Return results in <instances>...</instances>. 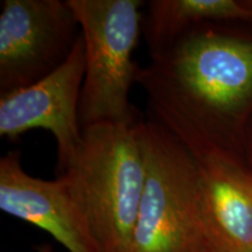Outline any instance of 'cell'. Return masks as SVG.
Here are the masks:
<instances>
[{
  "mask_svg": "<svg viewBox=\"0 0 252 252\" xmlns=\"http://www.w3.org/2000/svg\"><path fill=\"white\" fill-rule=\"evenodd\" d=\"M229 24L191 28L137 71L150 118L191 154L220 150L244 158V128L252 113V35Z\"/></svg>",
  "mask_w": 252,
  "mask_h": 252,
  "instance_id": "6da1fadb",
  "label": "cell"
},
{
  "mask_svg": "<svg viewBox=\"0 0 252 252\" xmlns=\"http://www.w3.org/2000/svg\"><path fill=\"white\" fill-rule=\"evenodd\" d=\"M140 118L83 127L82 141L63 176L103 252H125L143 197L146 162Z\"/></svg>",
  "mask_w": 252,
  "mask_h": 252,
  "instance_id": "7a4b0ae2",
  "label": "cell"
},
{
  "mask_svg": "<svg viewBox=\"0 0 252 252\" xmlns=\"http://www.w3.org/2000/svg\"><path fill=\"white\" fill-rule=\"evenodd\" d=\"M138 127L146 179L125 252H212L198 215L193 154L152 118L140 119Z\"/></svg>",
  "mask_w": 252,
  "mask_h": 252,
  "instance_id": "3957f363",
  "label": "cell"
},
{
  "mask_svg": "<svg viewBox=\"0 0 252 252\" xmlns=\"http://www.w3.org/2000/svg\"><path fill=\"white\" fill-rule=\"evenodd\" d=\"M86 47L80 100L82 128L138 119L130 91L140 65L133 53L143 33L140 0H69Z\"/></svg>",
  "mask_w": 252,
  "mask_h": 252,
  "instance_id": "277c9868",
  "label": "cell"
},
{
  "mask_svg": "<svg viewBox=\"0 0 252 252\" xmlns=\"http://www.w3.org/2000/svg\"><path fill=\"white\" fill-rule=\"evenodd\" d=\"M80 35L69 0H2L0 94L52 74L68 59Z\"/></svg>",
  "mask_w": 252,
  "mask_h": 252,
  "instance_id": "5b68a950",
  "label": "cell"
},
{
  "mask_svg": "<svg viewBox=\"0 0 252 252\" xmlns=\"http://www.w3.org/2000/svg\"><path fill=\"white\" fill-rule=\"evenodd\" d=\"M86 74V47L82 34L70 55L42 80L0 94V135L17 139L42 128L58 144V175L64 171L82 141L80 100Z\"/></svg>",
  "mask_w": 252,
  "mask_h": 252,
  "instance_id": "8992f818",
  "label": "cell"
},
{
  "mask_svg": "<svg viewBox=\"0 0 252 252\" xmlns=\"http://www.w3.org/2000/svg\"><path fill=\"white\" fill-rule=\"evenodd\" d=\"M0 209L45 230L69 252H103L67 180L30 175L19 151L0 159Z\"/></svg>",
  "mask_w": 252,
  "mask_h": 252,
  "instance_id": "52a82bcc",
  "label": "cell"
},
{
  "mask_svg": "<svg viewBox=\"0 0 252 252\" xmlns=\"http://www.w3.org/2000/svg\"><path fill=\"white\" fill-rule=\"evenodd\" d=\"M201 225L212 252H252V171L220 150L193 156Z\"/></svg>",
  "mask_w": 252,
  "mask_h": 252,
  "instance_id": "ba28073f",
  "label": "cell"
},
{
  "mask_svg": "<svg viewBox=\"0 0 252 252\" xmlns=\"http://www.w3.org/2000/svg\"><path fill=\"white\" fill-rule=\"evenodd\" d=\"M247 21L243 0H151L143 34L153 58L201 24Z\"/></svg>",
  "mask_w": 252,
  "mask_h": 252,
  "instance_id": "9c48e42d",
  "label": "cell"
},
{
  "mask_svg": "<svg viewBox=\"0 0 252 252\" xmlns=\"http://www.w3.org/2000/svg\"><path fill=\"white\" fill-rule=\"evenodd\" d=\"M243 153L245 161L252 171V113L245 125L243 135Z\"/></svg>",
  "mask_w": 252,
  "mask_h": 252,
  "instance_id": "30bf717a",
  "label": "cell"
},
{
  "mask_svg": "<svg viewBox=\"0 0 252 252\" xmlns=\"http://www.w3.org/2000/svg\"><path fill=\"white\" fill-rule=\"evenodd\" d=\"M243 5L248 13L247 24H252V0H243Z\"/></svg>",
  "mask_w": 252,
  "mask_h": 252,
  "instance_id": "8fae6325",
  "label": "cell"
},
{
  "mask_svg": "<svg viewBox=\"0 0 252 252\" xmlns=\"http://www.w3.org/2000/svg\"><path fill=\"white\" fill-rule=\"evenodd\" d=\"M36 251L37 252H55L53 250V248L50 247L48 244H43V245H40V247L36 248Z\"/></svg>",
  "mask_w": 252,
  "mask_h": 252,
  "instance_id": "7c38bea8",
  "label": "cell"
}]
</instances>
